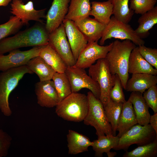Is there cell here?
Masks as SVG:
<instances>
[{
  "instance_id": "obj_1",
  "label": "cell",
  "mask_w": 157,
  "mask_h": 157,
  "mask_svg": "<svg viewBox=\"0 0 157 157\" xmlns=\"http://www.w3.org/2000/svg\"><path fill=\"white\" fill-rule=\"evenodd\" d=\"M36 23L11 37L0 40V54H4L20 48L42 46L49 44V33L45 26Z\"/></svg>"
},
{
  "instance_id": "obj_2",
  "label": "cell",
  "mask_w": 157,
  "mask_h": 157,
  "mask_svg": "<svg viewBox=\"0 0 157 157\" xmlns=\"http://www.w3.org/2000/svg\"><path fill=\"white\" fill-rule=\"evenodd\" d=\"M136 47L130 40H124L121 42L116 40L113 42L112 47L105 58L111 73L113 75H118L124 90L129 79L130 55Z\"/></svg>"
},
{
  "instance_id": "obj_3",
  "label": "cell",
  "mask_w": 157,
  "mask_h": 157,
  "mask_svg": "<svg viewBox=\"0 0 157 157\" xmlns=\"http://www.w3.org/2000/svg\"><path fill=\"white\" fill-rule=\"evenodd\" d=\"M56 107V113L64 119L75 122L83 121L88 110L87 95L72 92Z\"/></svg>"
},
{
  "instance_id": "obj_4",
  "label": "cell",
  "mask_w": 157,
  "mask_h": 157,
  "mask_svg": "<svg viewBox=\"0 0 157 157\" xmlns=\"http://www.w3.org/2000/svg\"><path fill=\"white\" fill-rule=\"evenodd\" d=\"M33 73L26 65L11 68L0 73V110L5 116L12 113L9 102V96L24 75Z\"/></svg>"
},
{
  "instance_id": "obj_5",
  "label": "cell",
  "mask_w": 157,
  "mask_h": 157,
  "mask_svg": "<svg viewBox=\"0 0 157 157\" xmlns=\"http://www.w3.org/2000/svg\"><path fill=\"white\" fill-rule=\"evenodd\" d=\"M87 95L88 110L83 120L84 124L93 127L98 137L105 135H113L111 125L106 117L101 101L90 91L88 92Z\"/></svg>"
},
{
  "instance_id": "obj_6",
  "label": "cell",
  "mask_w": 157,
  "mask_h": 157,
  "mask_svg": "<svg viewBox=\"0 0 157 157\" xmlns=\"http://www.w3.org/2000/svg\"><path fill=\"white\" fill-rule=\"evenodd\" d=\"M88 74L97 83L100 89L99 99L103 106L110 99V92L114 85L115 75L111 73L105 58L98 60L89 68Z\"/></svg>"
},
{
  "instance_id": "obj_7",
  "label": "cell",
  "mask_w": 157,
  "mask_h": 157,
  "mask_svg": "<svg viewBox=\"0 0 157 157\" xmlns=\"http://www.w3.org/2000/svg\"><path fill=\"white\" fill-rule=\"evenodd\" d=\"M157 139V134L150 124L142 125L136 124L120 138L118 145L113 149L127 150L131 145L138 146L145 145Z\"/></svg>"
},
{
  "instance_id": "obj_8",
  "label": "cell",
  "mask_w": 157,
  "mask_h": 157,
  "mask_svg": "<svg viewBox=\"0 0 157 157\" xmlns=\"http://www.w3.org/2000/svg\"><path fill=\"white\" fill-rule=\"evenodd\" d=\"M112 38L122 40H129L135 45H144V41L136 33L135 31L128 24L124 23L115 18L114 16L106 25L99 44L103 45L107 39Z\"/></svg>"
},
{
  "instance_id": "obj_9",
  "label": "cell",
  "mask_w": 157,
  "mask_h": 157,
  "mask_svg": "<svg viewBox=\"0 0 157 157\" xmlns=\"http://www.w3.org/2000/svg\"><path fill=\"white\" fill-rule=\"evenodd\" d=\"M65 73L69 81L72 92H78L82 89L86 88L99 99L100 92L99 85L87 74L84 69L75 65L67 66Z\"/></svg>"
},
{
  "instance_id": "obj_10",
  "label": "cell",
  "mask_w": 157,
  "mask_h": 157,
  "mask_svg": "<svg viewBox=\"0 0 157 157\" xmlns=\"http://www.w3.org/2000/svg\"><path fill=\"white\" fill-rule=\"evenodd\" d=\"M49 44L59 54L67 66L75 65L76 61L67 39L63 23L49 34Z\"/></svg>"
},
{
  "instance_id": "obj_11",
  "label": "cell",
  "mask_w": 157,
  "mask_h": 157,
  "mask_svg": "<svg viewBox=\"0 0 157 157\" xmlns=\"http://www.w3.org/2000/svg\"><path fill=\"white\" fill-rule=\"evenodd\" d=\"M40 46L34 47L25 51L14 50L6 55L0 54V71L26 65L31 59L39 56Z\"/></svg>"
},
{
  "instance_id": "obj_12",
  "label": "cell",
  "mask_w": 157,
  "mask_h": 157,
  "mask_svg": "<svg viewBox=\"0 0 157 157\" xmlns=\"http://www.w3.org/2000/svg\"><path fill=\"white\" fill-rule=\"evenodd\" d=\"M97 42H88L76 61V67L83 69L89 68L98 60L106 58L112 47L113 42L103 46L99 45Z\"/></svg>"
},
{
  "instance_id": "obj_13",
  "label": "cell",
  "mask_w": 157,
  "mask_h": 157,
  "mask_svg": "<svg viewBox=\"0 0 157 157\" xmlns=\"http://www.w3.org/2000/svg\"><path fill=\"white\" fill-rule=\"evenodd\" d=\"M10 5V13L19 18L24 25H27L31 20L43 23L41 19L45 18L46 9L35 10L31 1L24 4L22 0H13Z\"/></svg>"
},
{
  "instance_id": "obj_14",
  "label": "cell",
  "mask_w": 157,
  "mask_h": 157,
  "mask_svg": "<svg viewBox=\"0 0 157 157\" xmlns=\"http://www.w3.org/2000/svg\"><path fill=\"white\" fill-rule=\"evenodd\" d=\"M35 91L37 103L42 107L53 108L59 102L58 94L53 81L37 83L35 85Z\"/></svg>"
},
{
  "instance_id": "obj_15",
  "label": "cell",
  "mask_w": 157,
  "mask_h": 157,
  "mask_svg": "<svg viewBox=\"0 0 157 157\" xmlns=\"http://www.w3.org/2000/svg\"><path fill=\"white\" fill-rule=\"evenodd\" d=\"M70 0H53L45 18V28L49 34L58 28L65 19Z\"/></svg>"
},
{
  "instance_id": "obj_16",
  "label": "cell",
  "mask_w": 157,
  "mask_h": 157,
  "mask_svg": "<svg viewBox=\"0 0 157 157\" xmlns=\"http://www.w3.org/2000/svg\"><path fill=\"white\" fill-rule=\"evenodd\" d=\"M63 24L66 35L76 61L86 47L88 41L75 25L74 22L65 19Z\"/></svg>"
},
{
  "instance_id": "obj_17",
  "label": "cell",
  "mask_w": 157,
  "mask_h": 157,
  "mask_svg": "<svg viewBox=\"0 0 157 157\" xmlns=\"http://www.w3.org/2000/svg\"><path fill=\"white\" fill-rule=\"evenodd\" d=\"M74 22L88 42H98L102 37L106 26L89 16Z\"/></svg>"
},
{
  "instance_id": "obj_18",
  "label": "cell",
  "mask_w": 157,
  "mask_h": 157,
  "mask_svg": "<svg viewBox=\"0 0 157 157\" xmlns=\"http://www.w3.org/2000/svg\"><path fill=\"white\" fill-rule=\"evenodd\" d=\"M157 83L156 75L145 73L133 74L127 81L125 90L128 92H138L143 94L147 90Z\"/></svg>"
},
{
  "instance_id": "obj_19",
  "label": "cell",
  "mask_w": 157,
  "mask_h": 157,
  "mask_svg": "<svg viewBox=\"0 0 157 157\" xmlns=\"http://www.w3.org/2000/svg\"><path fill=\"white\" fill-rule=\"evenodd\" d=\"M129 73H145L156 75L157 69L146 61L142 56L136 47L130 55L128 65Z\"/></svg>"
},
{
  "instance_id": "obj_20",
  "label": "cell",
  "mask_w": 157,
  "mask_h": 157,
  "mask_svg": "<svg viewBox=\"0 0 157 157\" xmlns=\"http://www.w3.org/2000/svg\"><path fill=\"white\" fill-rule=\"evenodd\" d=\"M142 94L133 92L128 101L133 106V108L138 124L145 125L149 123L150 114L149 107L144 99Z\"/></svg>"
},
{
  "instance_id": "obj_21",
  "label": "cell",
  "mask_w": 157,
  "mask_h": 157,
  "mask_svg": "<svg viewBox=\"0 0 157 157\" xmlns=\"http://www.w3.org/2000/svg\"><path fill=\"white\" fill-rule=\"evenodd\" d=\"M68 154L76 155L88 151L93 142L86 136L72 130H69L67 135Z\"/></svg>"
},
{
  "instance_id": "obj_22",
  "label": "cell",
  "mask_w": 157,
  "mask_h": 157,
  "mask_svg": "<svg viewBox=\"0 0 157 157\" xmlns=\"http://www.w3.org/2000/svg\"><path fill=\"white\" fill-rule=\"evenodd\" d=\"M119 138L113 135H104L98 137L97 140L93 141L92 146L95 152V156L101 157L104 153L106 154L108 157H114L117 155L115 152H111L118 145Z\"/></svg>"
},
{
  "instance_id": "obj_23",
  "label": "cell",
  "mask_w": 157,
  "mask_h": 157,
  "mask_svg": "<svg viewBox=\"0 0 157 157\" xmlns=\"http://www.w3.org/2000/svg\"><path fill=\"white\" fill-rule=\"evenodd\" d=\"M138 124L132 104L128 101L123 103L118 120L117 135L120 138L135 125Z\"/></svg>"
},
{
  "instance_id": "obj_24",
  "label": "cell",
  "mask_w": 157,
  "mask_h": 157,
  "mask_svg": "<svg viewBox=\"0 0 157 157\" xmlns=\"http://www.w3.org/2000/svg\"><path fill=\"white\" fill-rule=\"evenodd\" d=\"M39 56L56 72H65L67 67V65L59 54L49 44L40 46Z\"/></svg>"
},
{
  "instance_id": "obj_25",
  "label": "cell",
  "mask_w": 157,
  "mask_h": 157,
  "mask_svg": "<svg viewBox=\"0 0 157 157\" xmlns=\"http://www.w3.org/2000/svg\"><path fill=\"white\" fill-rule=\"evenodd\" d=\"M65 19L75 22L90 15L91 4L90 0H70Z\"/></svg>"
},
{
  "instance_id": "obj_26",
  "label": "cell",
  "mask_w": 157,
  "mask_h": 157,
  "mask_svg": "<svg viewBox=\"0 0 157 157\" xmlns=\"http://www.w3.org/2000/svg\"><path fill=\"white\" fill-rule=\"evenodd\" d=\"M26 65L38 76L40 81L52 79L56 72L54 69L40 56L35 57L29 60Z\"/></svg>"
},
{
  "instance_id": "obj_27",
  "label": "cell",
  "mask_w": 157,
  "mask_h": 157,
  "mask_svg": "<svg viewBox=\"0 0 157 157\" xmlns=\"http://www.w3.org/2000/svg\"><path fill=\"white\" fill-rule=\"evenodd\" d=\"M138 22V26L135 30L136 33L142 39L147 38L149 30L157 23V6L141 15Z\"/></svg>"
},
{
  "instance_id": "obj_28",
  "label": "cell",
  "mask_w": 157,
  "mask_h": 157,
  "mask_svg": "<svg viewBox=\"0 0 157 157\" xmlns=\"http://www.w3.org/2000/svg\"><path fill=\"white\" fill-rule=\"evenodd\" d=\"M90 15L99 22L107 25L113 15V6L110 0L103 2L93 1L91 3Z\"/></svg>"
},
{
  "instance_id": "obj_29",
  "label": "cell",
  "mask_w": 157,
  "mask_h": 157,
  "mask_svg": "<svg viewBox=\"0 0 157 157\" xmlns=\"http://www.w3.org/2000/svg\"><path fill=\"white\" fill-rule=\"evenodd\" d=\"M113 6V15L119 21L128 24L134 12L129 7V0H110Z\"/></svg>"
},
{
  "instance_id": "obj_30",
  "label": "cell",
  "mask_w": 157,
  "mask_h": 157,
  "mask_svg": "<svg viewBox=\"0 0 157 157\" xmlns=\"http://www.w3.org/2000/svg\"><path fill=\"white\" fill-rule=\"evenodd\" d=\"M123 104L122 103L114 101L110 98L104 106L106 115L111 125L114 136L116 135L118 120Z\"/></svg>"
},
{
  "instance_id": "obj_31",
  "label": "cell",
  "mask_w": 157,
  "mask_h": 157,
  "mask_svg": "<svg viewBox=\"0 0 157 157\" xmlns=\"http://www.w3.org/2000/svg\"><path fill=\"white\" fill-rule=\"evenodd\" d=\"M52 79L58 94L60 102L72 92L70 83L65 72H56Z\"/></svg>"
},
{
  "instance_id": "obj_32",
  "label": "cell",
  "mask_w": 157,
  "mask_h": 157,
  "mask_svg": "<svg viewBox=\"0 0 157 157\" xmlns=\"http://www.w3.org/2000/svg\"><path fill=\"white\" fill-rule=\"evenodd\" d=\"M157 156V139L149 144L138 146L130 151H126L123 157H156Z\"/></svg>"
},
{
  "instance_id": "obj_33",
  "label": "cell",
  "mask_w": 157,
  "mask_h": 157,
  "mask_svg": "<svg viewBox=\"0 0 157 157\" xmlns=\"http://www.w3.org/2000/svg\"><path fill=\"white\" fill-rule=\"evenodd\" d=\"M24 25L20 19L16 16L10 17L8 21L0 24V40L18 32Z\"/></svg>"
},
{
  "instance_id": "obj_34",
  "label": "cell",
  "mask_w": 157,
  "mask_h": 157,
  "mask_svg": "<svg viewBox=\"0 0 157 157\" xmlns=\"http://www.w3.org/2000/svg\"><path fill=\"white\" fill-rule=\"evenodd\" d=\"M130 8L136 14L142 15L153 8L157 0H130Z\"/></svg>"
},
{
  "instance_id": "obj_35",
  "label": "cell",
  "mask_w": 157,
  "mask_h": 157,
  "mask_svg": "<svg viewBox=\"0 0 157 157\" xmlns=\"http://www.w3.org/2000/svg\"><path fill=\"white\" fill-rule=\"evenodd\" d=\"M123 88L119 78L117 74H115L114 84L110 92V98L116 102L123 103L125 102L126 101Z\"/></svg>"
},
{
  "instance_id": "obj_36",
  "label": "cell",
  "mask_w": 157,
  "mask_h": 157,
  "mask_svg": "<svg viewBox=\"0 0 157 157\" xmlns=\"http://www.w3.org/2000/svg\"><path fill=\"white\" fill-rule=\"evenodd\" d=\"M138 47V51L142 56L157 69V49L148 47L144 45Z\"/></svg>"
},
{
  "instance_id": "obj_37",
  "label": "cell",
  "mask_w": 157,
  "mask_h": 157,
  "mask_svg": "<svg viewBox=\"0 0 157 157\" xmlns=\"http://www.w3.org/2000/svg\"><path fill=\"white\" fill-rule=\"evenodd\" d=\"M143 97L149 108L152 109L154 113H157V86H153L143 93Z\"/></svg>"
},
{
  "instance_id": "obj_38",
  "label": "cell",
  "mask_w": 157,
  "mask_h": 157,
  "mask_svg": "<svg viewBox=\"0 0 157 157\" xmlns=\"http://www.w3.org/2000/svg\"><path fill=\"white\" fill-rule=\"evenodd\" d=\"M12 140L11 137L8 133L0 129V157L8 155Z\"/></svg>"
},
{
  "instance_id": "obj_39",
  "label": "cell",
  "mask_w": 157,
  "mask_h": 157,
  "mask_svg": "<svg viewBox=\"0 0 157 157\" xmlns=\"http://www.w3.org/2000/svg\"><path fill=\"white\" fill-rule=\"evenodd\" d=\"M149 123L157 134V113L150 116Z\"/></svg>"
},
{
  "instance_id": "obj_40",
  "label": "cell",
  "mask_w": 157,
  "mask_h": 157,
  "mask_svg": "<svg viewBox=\"0 0 157 157\" xmlns=\"http://www.w3.org/2000/svg\"><path fill=\"white\" fill-rule=\"evenodd\" d=\"M12 0H0V6H7Z\"/></svg>"
}]
</instances>
